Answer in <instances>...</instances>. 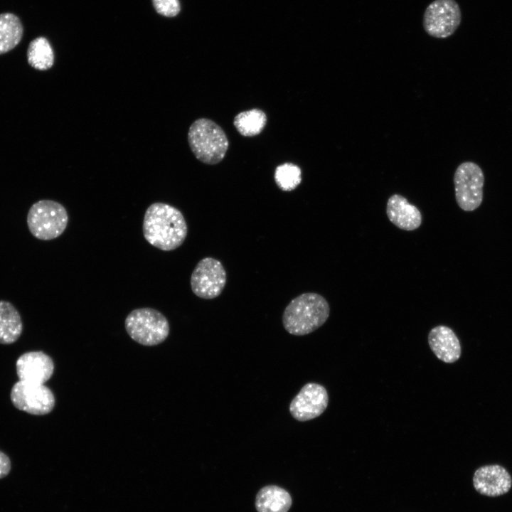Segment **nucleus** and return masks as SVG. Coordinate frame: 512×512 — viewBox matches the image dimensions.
Instances as JSON below:
<instances>
[{
	"label": "nucleus",
	"mask_w": 512,
	"mask_h": 512,
	"mask_svg": "<svg viewBox=\"0 0 512 512\" xmlns=\"http://www.w3.org/2000/svg\"><path fill=\"white\" fill-rule=\"evenodd\" d=\"M473 484L475 489L482 495L498 496L510 490L512 479L503 466L498 464L486 465L476 470Z\"/></svg>",
	"instance_id": "nucleus-12"
},
{
	"label": "nucleus",
	"mask_w": 512,
	"mask_h": 512,
	"mask_svg": "<svg viewBox=\"0 0 512 512\" xmlns=\"http://www.w3.org/2000/svg\"><path fill=\"white\" fill-rule=\"evenodd\" d=\"M125 329L136 342L144 346H155L169 336V324L159 311L144 307L132 310L126 317Z\"/></svg>",
	"instance_id": "nucleus-5"
},
{
	"label": "nucleus",
	"mask_w": 512,
	"mask_h": 512,
	"mask_svg": "<svg viewBox=\"0 0 512 512\" xmlns=\"http://www.w3.org/2000/svg\"><path fill=\"white\" fill-rule=\"evenodd\" d=\"M19 381L44 385L52 376L54 363L43 351H30L21 355L16 363Z\"/></svg>",
	"instance_id": "nucleus-11"
},
{
	"label": "nucleus",
	"mask_w": 512,
	"mask_h": 512,
	"mask_svg": "<svg viewBox=\"0 0 512 512\" xmlns=\"http://www.w3.org/2000/svg\"><path fill=\"white\" fill-rule=\"evenodd\" d=\"M266 123V114L257 108L238 113L233 121L237 131L244 137L258 135L264 129Z\"/></svg>",
	"instance_id": "nucleus-18"
},
{
	"label": "nucleus",
	"mask_w": 512,
	"mask_h": 512,
	"mask_svg": "<svg viewBox=\"0 0 512 512\" xmlns=\"http://www.w3.org/2000/svg\"><path fill=\"white\" fill-rule=\"evenodd\" d=\"M23 331L21 317L14 306L7 301H0V343L11 344L16 341Z\"/></svg>",
	"instance_id": "nucleus-16"
},
{
	"label": "nucleus",
	"mask_w": 512,
	"mask_h": 512,
	"mask_svg": "<svg viewBox=\"0 0 512 512\" xmlns=\"http://www.w3.org/2000/svg\"><path fill=\"white\" fill-rule=\"evenodd\" d=\"M274 178L277 186L284 191L295 189L302 181V170L296 164L284 163L277 166Z\"/></svg>",
	"instance_id": "nucleus-20"
},
{
	"label": "nucleus",
	"mask_w": 512,
	"mask_h": 512,
	"mask_svg": "<svg viewBox=\"0 0 512 512\" xmlns=\"http://www.w3.org/2000/svg\"><path fill=\"white\" fill-rule=\"evenodd\" d=\"M329 395L326 389L316 383L302 387L289 404L291 415L299 422H306L320 416L326 409Z\"/></svg>",
	"instance_id": "nucleus-10"
},
{
	"label": "nucleus",
	"mask_w": 512,
	"mask_h": 512,
	"mask_svg": "<svg viewBox=\"0 0 512 512\" xmlns=\"http://www.w3.org/2000/svg\"><path fill=\"white\" fill-rule=\"evenodd\" d=\"M227 281L226 271L218 260L206 257L196 265L191 276L192 292L198 297L211 299L223 292Z\"/></svg>",
	"instance_id": "nucleus-8"
},
{
	"label": "nucleus",
	"mask_w": 512,
	"mask_h": 512,
	"mask_svg": "<svg viewBox=\"0 0 512 512\" xmlns=\"http://www.w3.org/2000/svg\"><path fill=\"white\" fill-rule=\"evenodd\" d=\"M11 463L9 457L0 451V479L6 477L11 471Z\"/></svg>",
	"instance_id": "nucleus-22"
},
{
	"label": "nucleus",
	"mask_w": 512,
	"mask_h": 512,
	"mask_svg": "<svg viewBox=\"0 0 512 512\" xmlns=\"http://www.w3.org/2000/svg\"><path fill=\"white\" fill-rule=\"evenodd\" d=\"M188 142L196 159L210 165L220 162L229 146L223 129L207 118L198 119L191 124L188 132Z\"/></svg>",
	"instance_id": "nucleus-3"
},
{
	"label": "nucleus",
	"mask_w": 512,
	"mask_h": 512,
	"mask_svg": "<svg viewBox=\"0 0 512 512\" xmlns=\"http://www.w3.org/2000/svg\"><path fill=\"white\" fill-rule=\"evenodd\" d=\"M68 215L60 203L43 199L33 203L27 215L31 233L37 239L50 240L63 234L67 228Z\"/></svg>",
	"instance_id": "nucleus-4"
},
{
	"label": "nucleus",
	"mask_w": 512,
	"mask_h": 512,
	"mask_svg": "<svg viewBox=\"0 0 512 512\" xmlns=\"http://www.w3.org/2000/svg\"><path fill=\"white\" fill-rule=\"evenodd\" d=\"M154 7L157 13L166 17H174L181 11L178 0H152Z\"/></svg>",
	"instance_id": "nucleus-21"
},
{
	"label": "nucleus",
	"mask_w": 512,
	"mask_h": 512,
	"mask_svg": "<svg viewBox=\"0 0 512 512\" xmlns=\"http://www.w3.org/2000/svg\"><path fill=\"white\" fill-rule=\"evenodd\" d=\"M428 343L437 358L444 363H454L461 356L459 338L448 326L439 325L432 329L428 334Z\"/></svg>",
	"instance_id": "nucleus-14"
},
{
	"label": "nucleus",
	"mask_w": 512,
	"mask_h": 512,
	"mask_svg": "<svg viewBox=\"0 0 512 512\" xmlns=\"http://www.w3.org/2000/svg\"><path fill=\"white\" fill-rule=\"evenodd\" d=\"M455 199L464 211L478 208L483 201L484 175L481 167L474 162L460 164L454 174Z\"/></svg>",
	"instance_id": "nucleus-6"
},
{
	"label": "nucleus",
	"mask_w": 512,
	"mask_h": 512,
	"mask_svg": "<svg viewBox=\"0 0 512 512\" xmlns=\"http://www.w3.org/2000/svg\"><path fill=\"white\" fill-rule=\"evenodd\" d=\"M10 398L16 408L33 415L50 413L55 404V396L47 386L22 381L13 385Z\"/></svg>",
	"instance_id": "nucleus-9"
},
{
	"label": "nucleus",
	"mask_w": 512,
	"mask_h": 512,
	"mask_svg": "<svg viewBox=\"0 0 512 512\" xmlns=\"http://www.w3.org/2000/svg\"><path fill=\"white\" fill-rule=\"evenodd\" d=\"M27 60L29 65L36 70H46L53 66L54 54L50 43L46 38L38 37L29 43Z\"/></svg>",
	"instance_id": "nucleus-19"
},
{
	"label": "nucleus",
	"mask_w": 512,
	"mask_h": 512,
	"mask_svg": "<svg viewBox=\"0 0 512 512\" xmlns=\"http://www.w3.org/2000/svg\"><path fill=\"white\" fill-rule=\"evenodd\" d=\"M142 230L144 238L150 245L163 251H171L183 243L188 226L178 208L157 202L146 210Z\"/></svg>",
	"instance_id": "nucleus-1"
},
{
	"label": "nucleus",
	"mask_w": 512,
	"mask_h": 512,
	"mask_svg": "<svg viewBox=\"0 0 512 512\" xmlns=\"http://www.w3.org/2000/svg\"><path fill=\"white\" fill-rule=\"evenodd\" d=\"M386 214L393 225L407 231L417 229L422 221L420 210L410 203L405 197L398 193L390 196L388 199Z\"/></svg>",
	"instance_id": "nucleus-13"
},
{
	"label": "nucleus",
	"mask_w": 512,
	"mask_h": 512,
	"mask_svg": "<svg viewBox=\"0 0 512 512\" xmlns=\"http://www.w3.org/2000/svg\"><path fill=\"white\" fill-rule=\"evenodd\" d=\"M461 21V9L455 0H434L425 9L422 25L429 36L446 38L457 31Z\"/></svg>",
	"instance_id": "nucleus-7"
},
{
	"label": "nucleus",
	"mask_w": 512,
	"mask_h": 512,
	"mask_svg": "<svg viewBox=\"0 0 512 512\" xmlns=\"http://www.w3.org/2000/svg\"><path fill=\"white\" fill-rule=\"evenodd\" d=\"M329 314V304L323 296L306 292L294 298L285 307L282 324L289 334L304 336L321 327Z\"/></svg>",
	"instance_id": "nucleus-2"
},
{
	"label": "nucleus",
	"mask_w": 512,
	"mask_h": 512,
	"mask_svg": "<svg viewBox=\"0 0 512 512\" xmlns=\"http://www.w3.org/2000/svg\"><path fill=\"white\" fill-rule=\"evenodd\" d=\"M292 503L289 492L276 485H267L257 492L255 508L257 512H287Z\"/></svg>",
	"instance_id": "nucleus-15"
},
{
	"label": "nucleus",
	"mask_w": 512,
	"mask_h": 512,
	"mask_svg": "<svg viewBox=\"0 0 512 512\" xmlns=\"http://www.w3.org/2000/svg\"><path fill=\"white\" fill-rule=\"evenodd\" d=\"M23 26L19 18L11 13L0 14V55L14 48L23 36Z\"/></svg>",
	"instance_id": "nucleus-17"
}]
</instances>
